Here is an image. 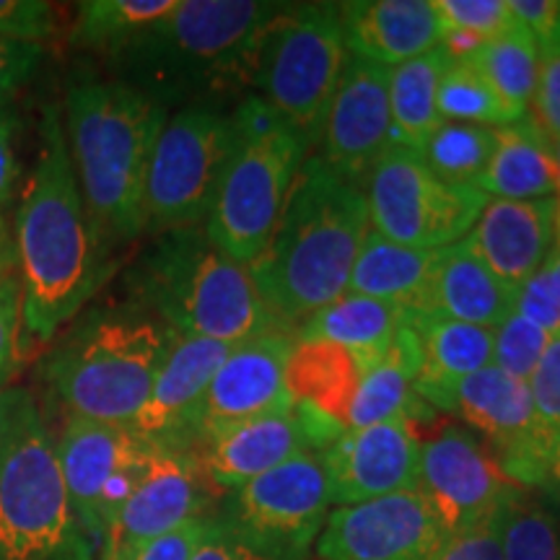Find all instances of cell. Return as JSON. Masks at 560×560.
Listing matches in <instances>:
<instances>
[{"instance_id": "47", "label": "cell", "mask_w": 560, "mask_h": 560, "mask_svg": "<svg viewBox=\"0 0 560 560\" xmlns=\"http://www.w3.org/2000/svg\"><path fill=\"white\" fill-rule=\"evenodd\" d=\"M532 109L535 120L548 132L550 140L560 138V52L556 47L542 50L540 60V81L532 96Z\"/></svg>"}, {"instance_id": "17", "label": "cell", "mask_w": 560, "mask_h": 560, "mask_svg": "<svg viewBox=\"0 0 560 560\" xmlns=\"http://www.w3.org/2000/svg\"><path fill=\"white\" fill-rule=\"evenodd\" d=\"M210 488L192 452L159 446L143 482L104 529L100 560H130L185 522L208 516Z\"/></svg>"}, {"instance_id": "8", "label": "cell", "mask_w": 560, "mask_h": 560, "mask_svg": "<svg viewBox=\"0 0 560 560\" xmlns=\"http://www.w3.org/2000/svg\"><path fill=\"white\" fill-rule=\"evenodd\" d=\"M0 560H94L37 402L0 462Z\"/></svg>"}, {"instance_id": "33", "label": "cell", "mask_w": 560, "mask_h": 560, "mask_svg": "<svg viewBox=\"0 0 560 560\" xmlns=\"http://www.w3.org/2000/svg\"><path fill=\"white\" fill-rule=\"evenodd\" d=\"M177 0H89L79 5L70 42L112 60L172 13Z\"/></svg>"}, {"instance_id": "51", "label": "cell", "mask_w": 560, "mask_h": 560, "mask_svg": "<svg viewBox=\"0 0 560 560\" xmlns=\"http://www.w3.org/2000/svg\"><path fill=\"white\" fill-rule=\"evenodd\" d=\"M34 402L30 389L0 387V462L9 454L13 439H16L24 412Z\"/></svg>"}, {"instance_id": "10", "label": "cell", "mask_w": 560, "mask_h": 560, "mask_svg": "<svg viewBox=\"0 0 560 560\" xmlns=\"http://www.w3.org/2000/svg\"><path fill=\"white\" fill-rule=\"evenodd\" d=\"M231 143V115L215 104H187L166 117L145 177L143 234L206 223Z\"/></svg>"}, {"instance_id": "5", "label": "cell", "mask_w": 560, "mask_h": 560, "mask_svg": "<svg viewBox=\"0 0 560 560\" xmlns=\"http://www.w3.org/2000/svg\"><path fill=\"white\" fill-rule=\"evenodd\" d=\"M128 285L138 306L185 338L240 346L278 327L249 265L223 255L202 226L159 234Z\"/></svg>"}, {"instance_id": "18", "label": "cell", "mask_w": 560, "mask_h": 560, "mask_svg": "<svg viewBox=\"0 0 560 560\" xmlns=\"http://www.w3.org/2000/svg\"><path fill=\"white\" fill-rule=\"evenodd\" d=\"M319 145V159L338 177L366 185L376 161L392 145L389 68L348 52Z\"/></svg>"}, {"instance_id": "9", "label": "cell", "mask_w": 560, "mask_h": 560, "mask_svg": "<svg viewBox=\"0 0 560 560\" xmlns=\"http://www.w3.org/2000/svg\"><path fill=\"white\" fill-rule=\"evenodd\" d=\"M348 60L340 3L285 5L262 39L255 86L314 151Z\"/></svg>"}, {"instance_id": "46", "label": "cell", "mask_w": 560, "mask_h": 560, "mask_svg": "<svg viewBox=\"0 0 560 560\" xmlns=\"http://www.w3.org/2000/svg\"><path fill=\"white\" fill-rule=\"evenodd\" d=\"M215 514L198 516V520L185 522L182 527L172 529L170 535L159 537L140 548L130 560H190L195 550L200 548V542L206 540L210 527H213Z\"/></svg>"}, {"instance_id": "30", "label": "cell", "mask_w": 560, "mask_h": 560, "mask_svg": "<svg viewBox=\"0 0 560 560\" xmlns=\"http://www.w3.org/2000/svg\"><path fill=\"white\" fill-rule=\"evenodd\" d=\"M408 325L405 314L384 301L342 293L296 327V340H325L346 348L369 371L387 353L397 332Z\"/></svg>"}, {"instance_id": "38", "label": "cell", "mask_w": 560, "mask_h": 560, "mask_svg": "<svg viewBox=\"0 0 560 560\" xmlns=\"http://www.w3.org/2000/svg\"><path fill=\"white\" fill-rule=\"evenodd\" d=\"M431 5L441 32L467 34L482 45L520 26L511 16L509 0H431Z\"/></svg>"}, {"instance_id": "31", "label": "cell", "mask_w": 560, "mask_h": 560, "mask_svg": "<svg viewBox=\"0 0 560 560\" xmlns=\"http://www.w3.org/2000/svg\"><path fill=\"white\" fill-rule=\"evenodd\" d=\"M420 366L418 340L410 325L397 332L382 361H376L369 371H363L361 387L355 392L353 408L348 416L350 429H366V425L384 423L392 418H410L423 402L416 395V376Z\"/></svg>"}, {"instance_id": "20", "label": "cell", "mask_w": 560, "mask_h": 560, "mask_svg": "<svg viewBox=\"0 0 560 560\" xmlns=\"http://www.w3.org/2000/svg\"><path fill=\"white\" fill-rule=\"evenodd\" d=\"M322 459L332 506H353L418 490L420 436L410 418H392L346 431L322 452Z\"/></svg>"}, {"instance_id": "36", "label": "cell", "mask_w": 560, "mask_h": 560, "mask_svg": "<svg viewBox=\"0 0 560 560\" xmlns=\"http://www.w3.org/2000/svg\"><path fill=\"white\" fill-rule=\"evenodd\" d=\"M429 170L452 185L478 187L493 156V128L465 122H441L420 151Z\"/></svg>"}, {"instance_id": "4", "label": "cell", "mask_w": 560, "mask_h": 560, "mask_svg": "<svg viewBox=\"0 0 560 560\" xmlns=\"http://www.w3.org/2000/svg\"><path fill=\"white\" fill-rule=\"evenodd\" d=\"M166 117L164 104L115 79L66 91L70 164L102 247L143 234L145 177Z\"/></svg>"}, {"instance_id": "16", "label": "cell", "mask_w": 560, "mask_h": 560, "mask_svg": "<svg viewBox=\"0 0 560 560\" xmlns=\"http://www.w3.org/2000/svg\"><path fill=\"white\" fill-rule=\"evenodd\" d=\"M454 412L488 441V452L509 480L522 488L545 486L552 446L537 429L527 382L490 363L459 384Z\"/></svg>"}, {"instance_id": "25", "label": "cell", "mask_w": 560, "mask_h": 560, "mask_svg": "<svg viewBox=\"0 0 560 560\" xmlns=\"http://www.w3.org/2000/svg\"><path fill=\"white\" fill-rule=\"evenodd\" d=\"M346 50L395 68L436 50L441 26L431 0H353L340 3Z\"/></svg>"}, {"instance_id": "32", "label": "cell", "mask_w": 560, "mask_h": 560, "mask_svg": "<svg viewBox=\"0 0 560 560\" xmlns=\"http://www.w3.org/2000/svg\"><path fill=\"white\" fill-rule=\"evenodd\" d=\"M450 55L441 47L389 68V117L392 143L423 151L433 132L441 128L439 86L450 68Z\"/></svg>"}, {"instance_id": "1", "label": "cell", "mask_w": 560, "mask_h": 560, "mask_svg": "<svg viewBox=\"0 0 560 560\" xmlns=\"http://www.w3.org/2000/svg\"><path fill=\"white\" fill-rule=\"evenodd\" d=\"M39 143L13 219L24 330L50 340L81 312L102 280V252L70 164L58 107H45Z\"/></svg>"}, {"instance_id": "26", "label": "cell", "mask_w": 560, "mask_h": 560, "mask_svg": "<svg viewBox=\"0 0 560 560\" xmlns=\"http://www.w3.org/2000/svg\"><path fill=\"white\" fill-rule=\"evenodd\" d=\"M410 327L420 355L416 395L431 408L454 412L459 384L493 361V330L441 314L420 317Z\"/></svg>"}, {"instance_id": "53", "label": "cell", "mask_w": 560, "mask_h": 560, "mask_svg": "<svg viewBox=\"0 0 560 560\" xmlns=\"http://www.w3.org/2000/svg\"><path fill=\"white\" fill-rule=\"evenodd\" d=\"M552 490V493L560 499V433L558 439L552 441V450H550V457H548V472H545V486Z\"/></svg>"}, {"instance_id": "49", "label": "cell", "mask_w": 560, "mask_h": 560, "mask_svg": "<svg viewBox=\"0 0 560 560\" xmlns=\"http://www.w3.org/2000/svg\"><path fill=\"white\" fill-rule=\"evenodd\" d=\"M509 11L516 19V24L537 39L540 52L556 47L560 30V0H509Z\"/></svg>"}, {"instance_id": "56", "label": "cell", "mask_w": 560, "mask_h": 560, "mask_svg": "<svg viewBox=\"0 0 560 560\" xmlns=\"http://www.w3.org/2000/svg\"><path fill=\"white\" fill-rule=\"evenodd\" d=\"M556 50L560 52V30H558V42H556Z\"/></svg>"}, {"instance_id": "43", "label": "cell", "mask_w": 560, "mask_h": 560, "mask_svg": "<svg viewBox=\"0 0 560 560\" xmlns=\"http://www.w3.org/2000/svg\"><path fill=\"white\" fill-rule=\"evenodd\" d=\"M24 330V296L19 276L0 280V387L19 366V342Z\"/></svg>"}, {"instance_id": "2", "label": "cell", "mask_w": 560, "mask_h": 560, "mask_svg": "<svg viewBox=\"0 0 560 560\" xmlns=\"http://www.w3.org/2000/svg\"><path fill=\"white\" fill-rule=\"evenodd\" d=\"M369 229L363 187L338 177L319 156L306 159L268 247L249 265L278 327L296 332V325L348 291Z\"/></svg>"}, {"instance_id": "37", "label": "cell", "mask_w": 560, "mask_h": 560, "mask_svg": "<svg viewBox=\"0 0 560 560\" xmlns=\"http://www.w3.org/2000/svg\"><path fill=\"white\" fill-rule=\"evenodd\" d=\"M503 560H560V522L556 511L520 488L501 511Z\"/></svg>"}, {"instance_id": "14", "label": "cell", "mask_w": 560, "mask_h": 560, "mask_svg": "<svg viewBox=\"0 0 560 560\" xmlns=\"http://www.w3.org/2000/svg\"><path fill=\"white\" fill-rule=\"evenodd\" d=\"M520 488L470 429L446 425L420 439L418 490L450 537L493 520Z\"/></svg>"}, {"instance_id": "27", "label": "cell", "mask_w": 560, "mask_h": 560, "mask_svg": "<svg viewBox=\"0 0 560 560\" xmlns=\"http://www.w3.org/2000/svg\"><path fill=\"white\" fill-rule=\"evenodd\" d=\"M436 255L439 249L402 247V244L389 242L380 231L369 229L350 270L348 293L392 304L405 314L408 325L420 317H429L433 314Z\"/></svg>"}, {"instance_id": "50", "label": "cell", "mask_w": 560, "mask_h": 560, "mask_svg": "<svg viewBox=\"0 0 560 560\" xmlns=\"http://www.w3.org/2000/svg\"><path fill=\"white\" fill-rule=\"evenodd\" d=\"M19 117L9 102H0V215L13 200L19 182V153H16Z\"/></svg>"}, {"instance_id": "55", "label": "cell", "mask_w": 560, "mask_h": 560, "mask_svg": "<svg viewBox=\"0 0 560 560\" xmlns=\"http://www.w3.org/2000/svg\"><path fill=\"white\" fill-rule=\"evenodd\" d=\"M552 156H556V172H558V195H560V138L552 140Z\"/></svg>"}, {"instance_id": "21", "label": "cell", "mask_w": 560, "mask_h": 560, "mask_svg": "<svg viewBox=\"0 0 560 560\" xmlns=\"http://www.w3.org/2000/svg\"><path fill=\"white\" fill-rule=\"evenodd\" d=\"M236 346L174 335L170 353L161 363L149 400L130 420L128 429L164 450L190 452L198 418L215 371Z\"/></svg>"}, {"instance_id": "15", "label": "cell", "mask_w": 560, "mask_h": 560, "mask_svg": "<svg viewBox=\"0 0 560 560\" xmlns=\"http://www.w3.org/2000/svg\"><path fill=\"white\" fill-rule=\"evenodd\" d=\"M436 511L420 490L338 506L317 537L319 560H431L446 542Z\"/></svg>"}, {"instance_id": "44", "label": "cell", "mask_w": 560, "mask_h": 560, "mask_svg": "<svg viewBox=\"0 0 560 560\" xmlns=\"http://www.w3.org/2000/svg\"><path fill=\"white\" fill-rule=\"evenodd\" d=\"M503 511V509H501ZM501 511L478 527L446 537L431 560H503L501 556Z\"/></svg>"}, {"instance_id": "39", "label": "cell", "mask_w": 560, "mask_h": 560, "mask_svg": "<svg viewBox=\"0 0 560 560\" xmlns=\"http://www.w3.org/2000/svg\"><path fill=\"white\" fill-rule=\"evenodd\" d=\"M550 335L529 319L511 314V317L493 330V366L520 382H529L532 371L540 363Z\"/></svg>"}, {"instance_id": "22", "label": "cell", "mask_w": 560, "mask_h": 560, "mask_svg": "<svg viewBox=\"0 0 560 560\" xmlns=\"http://www.w3.org/2000/svg\"><path fill=\"white\" fill-rule=\"evenodd\" d=\"M361 380V363L346 348L325 340H296L285 366V389L314 452H325L348 431Z\"/></svg>"}, {"instance_id": "52", "label": "cell", "mask_w": 560, "mask_h": 560, "mask_svg": "<svg viewBox=\"0 0 560 560\" xmlns=\"http://www.w3.org/2000/svg\"><path fill=\"white\" fill-rule=\"evenodd\" d=\"M16 276V244H13V231L0 215V280Z\"/></svg>"}, {"instance_id": "24", "label": "cell", "mask_w": 560, "mask_h": 560, "mask_svg": "<svg viewBox=\"0 0 560 560\" xmlns=\"http://www.w3.org/2000/svg\"><path fill=\"white\" fill-rule=\"evenodd\" d=\"M558 198L495 200L488 198L467 242L495 278L520 289L542 268L556 242Z\"/></svg>"}, {"instance_id": "45", "label": "cell", "mask_w": 560, "mask_h": 560, "mask_svg": "<svg viewBox=\"0 0 560 560\" xmlns=\"http://www.w3.org/2000/svg\"><path fill=\"white\" fill-rule=\"evenodd\" d=\"M190 560H291L285 556H278L262 545L247 540L240 532L229 529L226 524L219 522V516L213 520L208 537L200 542V548L195 550Z\"/></svg>"}, {"instance_id": "48", "label": "cell", "mask_w": 560, "mask_h": 560, "mask_svg": "<svg viewBox=\"0 0 560 560\" xmlns=\"http://www.w3.org/2000/svg\"><path fill=\"white\" fill-rule=\"evenodd\" d=\"M42 45L0 37V102H9L13 91L32 79L42 62Z\"/></svg>"}, {"instance_id": "23", "label": "cell", "mask_w": 560, "mask_h": 560, "mask_svg": "<svg viewBox=\"0 0 560 560\" xmlns=\"http://www.w3.org/2000/svg\"><path fill=\"white\" fill-rule=\"evenodd\" d=\"M304 452H314L296 408L244 420L192 446L210 486L236 490Z\"/></svg>"}, {"instance_id": "6", "label": "cell", "mask_w": 560, "mask_h": 560, "mask_svg": "<svg viewBox=\"0 0 560 560\" xmlns=\"http://www.w3.org/2000/svg\"><path fill=\"white\" fill-rule=\"evenodd\" d=\"M174 332L143 306L94 310L45 361V382L68 416L130 425L170 353Z\"/></svg>"}, {"instance_id": "29", "label": "cell", "mask_w": 560, "mask_h": 560, "mask_svg": "<svg viewBox=\"0 0 560 560\" xmlns=\"http://www.w3.org/2000/svg\"><path fill=\"white\" fill-rule=\"evenodd\" d=\"M478 190L495 200L556 198L558 172L552 140L532 115L493 128V156Z\"/></svg>"}, {"instance_id": "35", "label": "cell", "mask_w": 560, "mask_h": 560, "mask_svg": "<svg viewBox=\"0 0 560 560\" xmlns=\"http://www.w3.org/2000/svg\"><path fill=\"white\" fill-rule=\"evenodd\" d=\"M439 115L444 122L503 128L522 120L527 109L503 100L467 60H452L439 86Z\"/></svg>"}, {"instance_id": "41", "label": "cell", "mask_w": 560, "mask_h": 560, "mask_svg": "<svg viewBox=\"0 0 560 560\" xmlns=\"http://www.w3.org/2000/svg\"><path fill=\"white\" fill-rule=\"evenodd\" d=\"M514 312L529 319L532 325L542 327L550 338L560 332V272L550 257L535 276L516 289Z\"/></svg>"}, {"instance_id": "28", "label": "cell", "mask_w": 560, "mask_h": 560, "mask_svg": "<svg viewBox=\"0 0 560 560\" xmlns=\"http://www.w3.org/2000/svg\"><path fill=\"white\" fill-rule=\"evenodd\" d=\"M514 299L516 289L493 276L467 236L439 249L433 270V314L495 330L514 314Z\"/></svg>"}, {"instance_id": "42", "label": "cell", "mask_w": 560, "mask_h": 560, "mask_svg": "<svg viewBox=\"0 0 560 560\" xmlns=\"http://www.w3.org/2000/svg\"><path fill=\"white\" fill-rule=\"evenodd\" d=\"M55 34V13L42 0H0V37L37 42Z\"/></svg>"}, {"instance_id": "34", "label": "cell", "mask_w": 560, "mask_h": 560, "mask_svg": "<svg viewBox=\"0 0 560 560\" xmlns=\"http://www.w3.org/2000/svg\"><path fill=\"white\" fill-rule=\"evenodd\" d=\"M540 60L542 52L537 39L522 26H514L501 37L486 42L467 62L503 100L520 109H529L540 81Z\"/></svg>"}, {"instance_id": "13", "label": "cell", "mask_w": 560, "mask_h": 560, "mask_svg": "<svg viewBox=\"0 0 560 560\" xmlns=\"http://www.w3.org/2000/svg\"><path fill=\"white\" fill-rule=\"evenodd\" d=\"M332 495L322 452H304L260 478L229 490L219 522L278 556L304 560L330 514Z\"/></svg>"}, {"instance_id": "19", "label": "cell", "mask_w": 560, "mask_h": 560, "mask_svg": "<svg viewBox=\"0 0 560 560\" xmlns=\"http://www.w3.org/2000/svg\"><path fill=\"white\" fill-rule=\"evenodd\" d=\"M293 346H296V332L272 327L231 350L206 392L195 444L244 420L291 408L285 366Z\"/></svg>"}, {"instance_id": "40", "label": "cell", "mask_w": 560, "mask_h": 560, "mask_svg": "<svg viewBox=\"0 0 560 560\" xmlns=\"http://www.w3.org/2000/svg\"><path fill=\"white\" fill-rule=\"evenodd\" d=\"M527 387L532 395V408H535L537 429L552 446V441L560 433V332L550 338L540 363L532 371Z\"/></svg>"}, {"instance_id": "12", "label": "cell", "mask_w": 560, "mask_h": 560, "mask_svg": "<svg viewBox=\"0 0 560 560\" xmlns=\"http://www.w3.org/2000/svg\"><path fill=\"white\" fill-rule=\"evenodd\" d=\"M156 450L128 425L68 416L55 441V454L70 506L94 548H100L104 529L143 482Z\"/></svg>"}, {"instance_id": "3", "label": "cell", "mask_w": 560, "mask_h": 560, "mask_svg": "<svg viewBox=\"0 0 560 560\" xmlns=\"http://www.w3.org/2000/svg\"><path fill=\"white\" fill-rule=\"evenodd\" d=\"M285 3L177 0L172 13L112 58L120 83L153 102L213 104L255 86L262 39Z\"/></svg>"}, {"instance_id": "7", "label": "cell", "mask_w": 560, "mask_h": 560, "mask_svg": "<svg viewBox=\"0 0 560 560\" xmlns=\"http://www.w3.org/2000/svg\"><path fill=\"white\" fill-rule=\"evenodd\" d=\"M231 125L234 143L202 229L223 255L252 265L268 247L312 151L262 96L244 100L231 112Z\"/></svg>"}, {"instance_id": "54", "label": "cell", "mask_w": 560, "mask_h": 560, "mask_svg": "<svg viewBox=\"0 0 560 560\" xmlns=\"http://www.w3.org/2000/svg\"><path fill=\"white\" fill-rule=\"evenodd\" d=\"M550 260L556 262V268L560 272V206H558V221H556V242H552L550 249Z\"/></svg>"}, {"instance_id": "11", "label": "cell", "mask_w": 560, "mask_h": 560, "mask_svg": "<svg viewBox=\"0 0 560 560\" xmlns=\"http://www.w3.org/2000/svg\"><path fill=\"white\" fill-rule=\"evenodd\" d=\"M363 195L371 229L402 247L429 252L465 240L488 206L478 187L436 177L418 151L400 143L382 153Z\"/></svg>"}]
</instances>
